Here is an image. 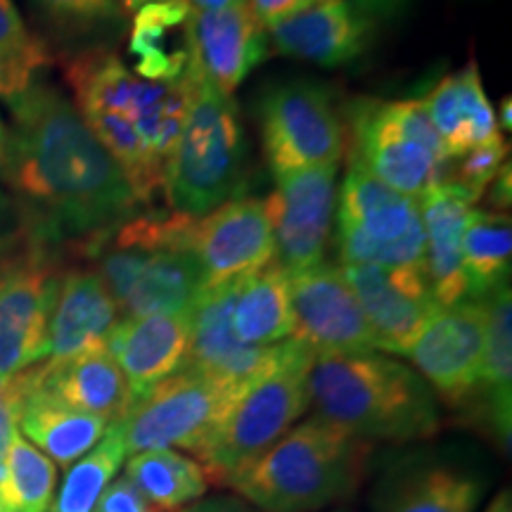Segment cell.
<instances>
[{
	"instance_id": "60d3db41",
	"label": "cell",
	"mask_w": 512,
	"mask_h": 512,
	"mask_svg": "<svg viewBox=\"0 0 512 512\" xmlns=\"http://www.w3.org/2000/svg\"><path fill=\"white\" fill-rule=\"evenodd\" d=\"M19 415V396L15 389V382H0V470H3L5 453L15 437L19 434L17 427Z\"/></svg>"
},
{
	"instance_id": "4316f807",
	"label": "cell",
	"mask_w": 512,
	"mask_h": 512,
	"mask_svg": "<svg viewBox=\"0 0 512 512\" xmlns=\"http://www.w3.org/2000/svg\"><path fill=\"white\" fill-rule=\"evenodd\" d=\"M486 339L479 384L465 408H472L484 430L496 437L505 453L510 451L512 425V297L510 283L484 297Z\"/></svg>"
},
{
	"instance_id": "ee69618b",
	"label": "cell",
	"mask_w": 512,
	"mask_h": 512,
	"mask_svg": "<svg viewBox=\"0 0 512 512\" xmlns=\"http://www.w3.org/2000/svg\"><path fill=\"white\" fill-rule=\"evenodd\" d=\"M31 86V83H24L19 81L15 74H10L8 69L0 67V98H3L5 102H12L15 98H19L27 88Z\"/></svg>"
},
{
	"instance_id": "5bb4252c",
	"label": "cell",
	"mask_w": 512,
	"mask_h": 512,
	"mask_svg": "<svg viewBox=\"0 0 512 512\" xmlns=\"http://www.w3.org/2000/svg\"><path fill=\"white\" fill-rule=\"evenodd\" d=\"M484 339V299H465L434 313L406 356L437 399L451 408H465L482 375Z\"/></svg>"
},
{
	"instance_id": "f1b7e54d",
	"label": "cell",
	"mask_w": 512,
	"mask_h": 512,
	"mask_svg": "<svg viewBox=\"0 0 512 512\" xmlns=\"http://www.w3.org/2000/svg\"><path fill=\"white\" fill-rule=\"evenodd\" d=\"M190 8L183 0L143 5L133 17L128 53L136 74L150 81H178L190 67Z\"/></svg>"
},
{
	"instance_id": "8992f818",
	"label": "cell",
	"mask_w": 512,
	"mask_h": 512,
	"mask_svg": "<svg viewBox=\"0 0 512 512\" xmlns=\"http://www.w3.org/2000/svg\"><path fill=\"white\" fill-rule=\"evenodd\" d=\"M313 361L316 354L290 337L259 375L242 384L219 427L197 453V463L204 467L211 484L228 486L230 479L264 456L302 420L311 408Z\"/></svg>"
},
{
	"instance_id": "e0dca14e",
	"label": "cell",
	"mask_w": 512,
	"mask_h": 512,
	"mask_svg": "<svg viewBox=\"0 0 512 512\" xmlns=\"http://www.w3.org/2000/svg\"><path fill=\"white\" fill-rule=\"evenodd\" d=\"M195 254L204 292L240 283L273 261V230L264 200H228L195 219Z\"/></svg>"
},
{
	"instance_id": "83f0119b",
	"label": "cell",
	"mask_w": 512,
	"mask_h": 512,
	"mask_svg": "<svg viewBox=\"0 0 512 512\" xmlns=\"http://www.w3.org/2000/svg\"><path fill=\"white\" fill-rule=\"evenodd\" d=\"M12 382L19 396V434H24V439L46 453L55 465H74L105 437L110 427L107 420L76 411L53 396L29 389L19 375L12 377Z\"/></svg>"
},
{
	"instance_id": "74e56055",
	"label": "cell",
	"mask_w": 512,
	"mask_h": 512,
	"mask_svg": "<svg viewBox=\"0 0 512 512\" xmlns=\"http://www.w3.org/2000/svg\"><path fill=\"white\" fill-rule=\"evenodd\" d=\"M29 228L17 200L0 190V261L29 247Z\"/></svg>"
},
{
	"instance_id": "8fae6325",
	"label": "cell",
	"mask_w": 512,
	"mask_h": 512,
	"mask_svg": "<svg viewBox=\"0 0 512 512\" xmlns=\"http://www.w3.org/2000/svg\"><path fill=\"white\" fill-rule=\"evenodd\" d=\"M261 143L273 176L313 166H337L347 150V128L332 93L311 81L275 86L261 98Z\"/></svg>"
},
{
	"instance_id": "d4e9b609",
	"label": "cell",
	"mask_w": 512,
	"mask_h": 512,
	"mask_svg": "<svg viewBox=\"0 0 512 512\" xmlns=\"http://www.w3.org/2000/svg\"><path fill=\"white\" fill-rule=\"evenodd\" d=\"M422 221V268L430 283L434 302L448 309L467 299L463 273V235L470 223L475 200L456 185H439L420 197Z\"/></svg>"
},
{
	"instance_id": "ba28073f",
	"label": "cell",
	"mask_w": 512,
	"mask_h": 512,
	"mask_svg": "<svg viewBox=\"0 0 512 512\" xmlns=\"http://www.w3.org/2000/svg\"><path fill=\"white\" fill-rule=\"evenodd\" d=\"M351 164L420 200L446 183L448 162L420 100H356L349 107Z\"/></svg>"
},
{
	"instance_id": "d590c367",
	"label": "cell",
	"mask_w": 512,
	"mask_h": 512,
	"mask_svg": "<svg viewBox=\"0 0 512 512\" xmlns=\"http://www.w3.org/2000/svg\"><path fill=\"white\" fill-rule=\"evenodd\" d=\"M53 62L48 43L27 27L15 0H0V67L19 81L34 83Z\"/></svg>"
},
{
	"instance_id": "ab89813d",
	"label": "cell",
	"mask_w": 512,
	"mask_h": 512,
	"mask_svg": "<svg viewBox=\"0 0 512 512\" xmlns=\"http://www.w3.org/2000/svg\"><path fill=\"white\" fill-rule=\"evenodd\" d=\"M349 10H354L358 17L366 19L370 27H382L401 19L411 10L413 0H342Z\"/></svg>"
},
{
	"instance_id": "836d02e7",
	"label": "cell",
	"mask_w": 512,
	"mask_h": 512,
	"mask_svg": "<svg viewBox=\"0 0 512 512\" xmlns=\"http://www.w3.org/2000/svg\"><path fill=\"white\" fill-rule=\"evenodd\" d=\"M57 465L17 434L0 470V512H50Z\"/></svg>"
},
{
	"instance_id": "3957f363",
	"label": "cell",
	"mask_w": 512,
	"mask_h": 512,
	"mask_svg": "<svg viewBox=\"0 0 512 512\" xmlns=\"http://www.w3.org/2000/svg\"><path fill=\"white\" fill-rule=\"evenodd\" d=\"M313 415L351 437L415 444L441 430L437 394L418 370L377 351L316 356L309 373Z\"/></svg>"
},
{
	"instance_id": "f546056e",
	"label": "cell",
	"mask_w": 512,
	"mask_h": 512,
	"mask_svg": "<svg viewBox=\"0 0 512 512\" xmlns=\"http://www.w3.org/2000/svg\"><path fill=\"white\" fill-rule=\"evenodd\" d=\"M230 330L247 347H275L292 337L290 285L275 261L235 283Z\"/></svg>"
},
{
	"instance_id": "bcb514c9",
	"label": "cell",
	"mask_w": 512,
	"mask_h": 512,
	"mask_svg": "<svg viewBox=\"0 0 512 512\" xmlns=\"http://www.w3.org/2000/svg\"><path fill=\"white\" fill-rule=\"evenodd\" d=\"M484 512H512V494L508 489L498 491V494L491 498V503L486 505Z\"/></svg>"
},
{
	"instance_id": "9c48e42d",
	"label": "cell",
	"mask_w": 512,
	"mask_h": 512,
	"mask_svg": "<svg viewBox=\"0 0 512 512\" xmlns=\"http://www.w3.org/2000/svg\"><path fill=\"white\" fill-rule=\"evenodd\" d=\"M420 204L351 164L337 195L339 266H422Z\"/></svg>"
},
{
	"instance_id": "7402d4cb",
	"label": "cell",
	"mask_w": 512,
	"mask_h": 512,
	"mask_svg": "<svg viewBox=\"0 0 512 512\" xmlns=\"http://www.w3.org/2000/svg\"><path fill=\"white\" fill-rule=\"evenodd\" d=\"M233 290L235 283L202 292L197 299L195 309L190 311V347L185 366L200 370L230 389H240L273 361L283 342L275 347H247L233 335Z\"/></svg>"
},
{
	"instance_id": "277c9868",
	"label": "cell",
	"mask_w": 512,
	"mask_h": 512,
	"mask_svg": "<svg viewBox=\"0 0 512 512\" xmlns=\"http://www.w3.org/2000/svg\"><path fill=\"white\" fill-rule=\"evenodd\" d=\"M195 219L138 211L79 249L110 290L121 318L195 309L204 292L200 261L195 254Z\"/></svg>"
},
{
	"instance_id": "5b68a950",
	"label": "cell",
	"mask_w": 512,
	"mask_h": 512,
	"mask_svg": "<svg viewBox=\"0 0 512 512\" xmlns=\"http://www.w3.org/2000/svg\"><path fill=\"white\" fill-rule=\"evenodd\" d=\"M370 453L373 444L311 415L226 489L256 512H320L356 496L366 482Z\"/></svg>"
},
{
	"instance_id": "44dd1931",
	"label": "cell",
	"mask_w": 512,
	"mask_h": 512,
	"mask_svg": "<svg viewBox=\"0 0 512 512\" xmlns=\"http://www.w3.org/2000/svg\"><path fill=\"white\" fill-rule=\"evenodd\" d=\"M275 53L320 67H342L370 48L375 27L349 10L342 0H316L266 27Z\"/></svg>"
},
{
	"instance_id": "30bf717a",
	"label": "cell",
	"mask_w": 512,
	"mask_h": 512,
	"mask_svg": "<svg viewBox=\"0 0 512 512\" xmlns=\"http://www.w3.org/2000/svg\"><path fill=\"white\" fill-rule=\"evenodd\" d=\"M238 389L211 380L195 368H181L150 392L138 396L117 430L126 446V456L159 448H183L200 453Z\"/></svg>"
},
{
	"instance_id": "8d00e7d4",
	"label": "cell",
	"mask_w": 512,
	"mask_h": 512,
	"mask_svg": "<svg viewBox=\"0 0 512 512\" xmlns=\"http://www.w3.org/2000/svg\"><path fill=\"white\" fill-rule=\"evenodd\" d=\"M508 155V147L503 143V136H498L489 143L475 147L448 162L446 183L456 185L458 190L467 192L472 200L479 202L484 197V190L489 183L503 171V159Z\"/></svg>"
},
{
	"instance_id": "4dcf8cb0",
	"label": "cell",
	"mask_w": 512,
	"mask_h": 512,
	"mask_svg": "<svg viewBox=\"0 0 512 512\" xmlns=\"http://www.w3.org/2000/svg\"><path fill=\"white\" fill-rule=\"evenodd\" d=\"M50 41L72 50V57L107 50L124 34L128 12L119 0H27Z\"/></svg>"
},
{
	"instance_id": "2e32d148",
	"label": "cell",
	"mask_w": 512,
	"mask_h": 512,
	"mask_svg": "<svg viewBox=\"0 0 512 512\" xmlns=\"http://www.w3.org/2000/svg\"><path fill=\"white\" fill-rule=\"evenodd\" d=\"M292 306V339L316 356L368 354L375 351L373 332L356 294L339 266L318 264L287 275Z\"/></svg>"
},
{
	"instance_id": "d6a6232c",
	"label": "cell",
	"mask_w": 512,
	"mask_h": 512,
	"mask_svg": "<svg viewBox=\"0 0 512 512\" xmlns=\"http://www.w3.org/2000/svg\"><path fill=\"white\" fill-rule=\"evenodd\" d=\"M512 223L503 211H472L463 235V273L467 299H484L496 287L510 283Z\"/></svg>"
},
{
	"instance_id": "9a60e30c",
	"label": "cell",
	"mask_w": 512,
	"mask_h": 512,
	"mask_svg": "<svg viewBox=\"0 0 512 512\" xmlns=\"http://www.w3.org/2000/svg\"><path fill=\"white\" fill-rule=\"evenodd\" d=\"M361 304L375 351L406 356L439 304L434 302L422 266H339Z\"/></svg>"
},
{
	"instance_id": "681fc988",
	"label": "cell",
	"mask_w": 512,
	"mask_h": 512,
	"mask_svg": "<svg viewBox=\"0 0 512 512\" xmlns=\"http://www.w3.org/2000/svg\"><path fill=\"white\" fill-rule=\"evenodd\" d=\"M501 119H503V126L510 128V98H505V102L501 105Z\"/></svg>"
},
{
	"instance_id": "f6af8a7d",
	"label": "cell",
	"mask_w": 512,
	"mask_h": 512,
	"mask_svg": "<svg viewBox=\"0 0 512 512\" xmlns=\"http://www.w3.org/2000/svg\"><path fill=\"white\" fill-rule=\"evenodd\" d=\"M188 5L190 12H211V10H221L228 8V5L240 3V0H183Z\"/></svg>"
},
{
	"instance_id": "d6986e66",
	"label": "cell",
	"mask_w": 512,
	"mask_h": 512,
	"mask_svg": "<svg viewBox=\"0 0 512 512\" xmlns=\"http://www.w3.org/2000/svg\"><path fill=\"white\" fill-rule=\"evenodd\" d=\"M486 494L479 472L434 456L396 458L370 491V512H477Z\"/></svg>"
},
{
	"instance_id": "e575fe53",
	"label": "cell",
	"mask_w": 512,
	"mask_h": 512,
	"mask_svg": "<svg viewBox=\"0 0 512 512\" xmlns=\"http://www.w3.org/2000/svg\"><path fill=\"white\" fill-rule=\"evenodd\" d=\"M124 460L126 446L121 441L117 425H110L105 437L86 456L69 465V472L64 475V482L57 491L50 512H93L102 491L117 479V472L124 465Z\"/></svg>"
},
{
	"instance_id": "f907efd6",
	"label": "cell",
	"mask_w": 512,
	"mask_h": 512,
	"mask_svg": "<svg viewBox=\"0 0 512 512\" xmlns=\"http://www.w3.org/2000/svg\"><path fill=\"white\" fill-rule=\"evenodd\" d=\"M335 512H349V510H347V508H337Z\"/></svg>"
},
{
	"instance_id": "7dc6e473",
	"label": "cell",
	"mask_w": 512,
	"mask_h": 512,
	"mask_svg": "<svg viewBox=\"0 0 512 512\" xmlns=\"http://www.w3.org/2000/svg\"><path fill=\"white\" fill-rule=\"evenodd\" d=\"M5 157H8V124L0 117V178L5 171Z\"/></svg>"
},
{
	"instance_id": "7a4b0ae2",
	"label": "cell",
	"mask_w": 512,
	"mask_h": 512,
	"mask_svg": "<svg viewBox=\"0 0 512 512\" xmlns=\"http://www.w3.org/2000/svg\"><path fill=\"white\" fill-rule=\"evenodd\" d=\"M67 81L74 107L110 152L140 204L166 197V169L192 98L188 74L150 81L110 50L69 57Z\"/></svg>"
},
{
	"instance_id": "ac0fdd59",
	"label": "cell",
	"mask_w": 512,
	"mask_h": 512,
	"mask_svg": "<svg viewBox=\"0 0 512 512\" xmlns=\"http://www.w3.org/2000/svg\"><path fill=\"white\" fill-rule=\"evenodd\" d=\"M268 50V31L247 0L190 15L188 76L214 91L233 95L256 64L266 60Z\"/></svg>"
},
{
	"instance_id": "4fadbf2b",
	"label": "cell",
	"mask_w": 512,
	"mask_h": 512,
	"mask_svg": "<svg viewBox=\"0 0 512 512\" xmlns=\"http://www.w3.org/2000/svg\"><path fill=\"white\" fill-rule=\"evenodd\" d=\"M264 204L271 219L275 264L287 275L325 264L337 207V166L278 176V188Z\"/></svg>"
},
{
	"instance_id": "6da1fadb",
	"label": "cell",
	"mask_w": 512,
	"mask_h": 512,
	"mask_svg": "<svg viewBox=\"0 0 512 512\" xmlns=\"http://www.w3.org/2000/svg\"><path fill=\"white\" fill-rule=\"evenodd\" d=\"M10 105L8 183L31 245L57 256L76 252L143 211L110 152L81 119L74 102L48 83L34 81Z\"/></svg>"
},
{
	"instance_id": "c3c4849f",
	"label": "cell",
	"mask_w": 512,
	"mask_h": 512,
	"mask_svg": "<svg viewBox=\"0 0 512 512\" xmlns=\"http://www.w3.org/2000/svg\"><path fill=\"white\" fill-rule=\"evenodd\" d=\"M150 3H159V0H119L121 8H124L126 12H133V15H136L143 5H150Z\"/></svg>"
},
{
	"instance_id": "7c38bea8",
	"label": "cell",
	"mask_w": 512,
	"mask_h": 512,
	"mask_svg": "<svg viewBox=\"0 0 512 512\" xmlns=\"http://www.w3.org/2000/svg\"><path fill=\"white\" fill-rule=\"evenodd\" d=\"M60 273L57 256L36 245L0 261V382L46 361Z\"/></svg>"
},
{
	"instance_id": "cb8c5ba5",
	"label": "cell",
	"mask_w": 512,
	"mask_h": 512,
	"mask_svg": "<svg viewBox=\"0 0 512 512\" xmlns=\"http://www.w3.org/2000/svg\"><path fill=\"white\" fill-rule=\"evenodd\" d=\"M121 320L110 290L93 268H67L60 273L48 320L50 361L105 349L107 337Z\"/></svg>"
},
{
	"instance_id": "52a82bcc",
	"label": "cell",
	"mask_w": 512,
	"mask_h": 512,
	"mask_svg": "<svg viewBox=\"0 0 512 512\" xmlns=\"http://www.w3.org/2000/svg\"><path fill=\"white\" fill-rule=\"evenodd\" d=\"M245 164V126L233 95L192 81L188 117L166 169V204L202 219L235 195Z\"/></svg>"
},
{
	"instance_id": "b9f144b4",
	"label": "cell",
	"mask_w": 512,
	"mask_h": 512,
	"mask_svg": "<svg viewBox=\"0 0 512 512\" xmlns=\"http://www.w3.org/2000/svg\"><path fill=\"white\" fill-rule=\"evenodd\" d=\"M249 8L264 27L280 22V19L294 15V12L309 8L316 0H247Z\"/></svg>"
},
{
	"instance_id": "7bdbcfd3",
	"label": "cell",
	"mask_w": 512,
	"mask_h": 512,
	"mask_svg": "<svg viewBox=\"0 0 512 512\" xmlns=\"http://www.w3.org/2000/svg\"><path fill=\"white\" fill-rule=\"evenodd\" d=\"M176 512H256L252 505H247L235 494H219L202 498V501L188 505V508Z\"/></svg>"
},
{
	"instance_id": "f35d334b",
	"label": "cell",
	"mask_w": 512,
	"mask_h": 512,
	"mask_svg": "<svg viewBox=\"0 0 512 512\" xmlns=\"http://www.w3.org/2000/svg\"><path fill=\"white\" fill-rule=\"evenodd\" d=\"M93 512H159L147 503V498L128 482L126 477H117L102 491L100 501L95 503Z\"/></svg>"
},
{
	"instance_id": "603a6c76",
	"label": "cell",
	"mask_w": 512,
	"mask_h": 512,
	"mask_svg": "<svg viewBox=\"0 0 512 512\" xmlns=\"http://www.w3.org/2000/svg\"><path fill=\"white\" fill-rule=\"evenodd\" d=\"M105 347L124 373L136 401L185 366L190 347V313L121 318Z\"/></svg>"
},
{
	"instance_id": "ffe728a7",
	"label": "cell",
	"mask_w": 512,
	"mask_h": 512,
	"mask_svg": "<svg viewBox=\"0 0 512 512\" xmlns=\"http://www.w3.org/2000/svg\"><path fill=\"white\" fill-rule=\"evenodd\" d=\"M19 380L76 411L98 415L110 425L124 418L133 406L131 387L107 347L60 361L46 358L19 373Z\"/></svg>"
},
{
	"instance_id": "1f68e13d",
	"label": "cell",
	"mask_w": 512,
	"mask_h": 512,
	"mask_svg": "<svg viewBox=\"0 0 512 512\" xmlns=\"http://www.w3.org/2000/svg\"><path fill=\"white\" fill-rule=\"evenodd\" d=\"M159 512H176L207 498L209 477L195 458L174 448L143 451L128 458L126 475Z\"/></svg>"
},
{
	"instance_id": "484cf974",
	"label": "cell",
	"mask_w": 512,
	"mask_h": 512,
	"mask_svg": "<svg viewBox=\"0 0 512 512\" xmlns=\"http://www.w3.org/2000/svg\"><path fill=\"white\" fill-rule=\"evenodd\" d=\"M420 102L448 159H456L501 136L475 60L467 62V67L458 69L456 74L444 76Z\"/></svg>"
}]
</instances>
